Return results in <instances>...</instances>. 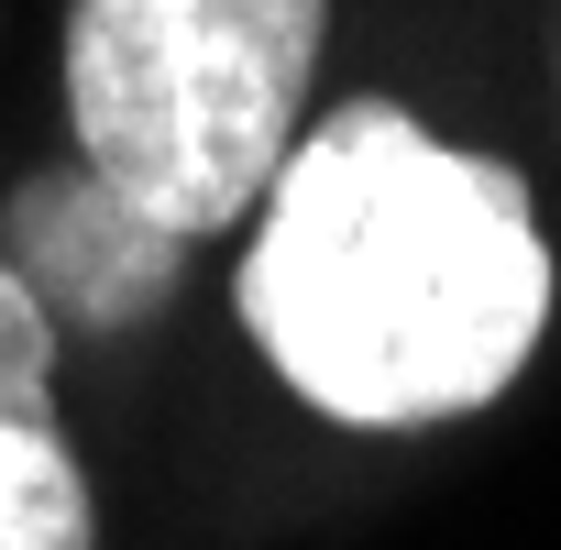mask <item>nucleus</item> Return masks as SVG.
<instances>
[{
    "instance_id": "1",
    "label": "nucleus",
    "mask_w": 561,
    "mask_h": 550,
    "mask_svg": "<svg viewBox=\"0 0 561 550\" xmlns=\"http://www.w3.org/2000/svg\"><path fill=\"white\" fill-rule=\"evenodd\" d=\"M231 298L320 419L430 429L495 408L539 353L550 242L517 165L451 154L397 100H342L264 187Z\"/></svg>"
},
{
    "instance_id": "2",
    "label": "nucleus",
    "mask_w": 561,
    "mask_h": 550,
    "mask_svg": "<svg viewBox=\"0 0 561 550\" xmlns=\"http://www.w3.org/2000/svg\"><path fill=\"white\" fill-rule=\"evenodd\" d=\"M320 45L331 0H78L67 12L78 165L122 187L154 231L209 242L287 176Z\"/></svg>"
},
{
    "instance_id": "3",
    "label": "nucleus",
    "mask_w": 561,
    "mask_h": 550,
    "mask_svg": "<svg viewBox=\"0 0 561 550\" xmlns=\"http://www.w3.org/2000/svg\"><path fill=\"white\" fill-rule=\"evenodd\" d=\"M0 264L45 298V320H67V331H133V320H154L176 298L187 242L154 231L89 165H67V176H23L12 187V253H0Z\"/></svg>"
},
{
    "instance_id": "4",
    "label": "nucleus",
    "mask_w": 561,
    "mask_h": 550,
    "mask_svg": "<svg viewBox=\"0 0 561 550\" xmlns=\"http://www.w3.org/2000/svg\"><path fill=\"white\" fill-rule=\"evenodd\" d=\"M0 550H100L89 473L56 419H0Z\"/></svg>"
},
{
    "instance_id": "5",
    "label": "nucleus",
    "mask_w": 561,
    "mask_h": 550,
    "mask_svg": "<svg viewBox=\"0 0 561 550\" xmlns=\"http://www.w3.org/2000/svg\"><path fill=\"white\" fill-rule=\"evenodd\" d=\"M0 419H56V320L0 264Z\"/></svg>"
}]
</instances>
